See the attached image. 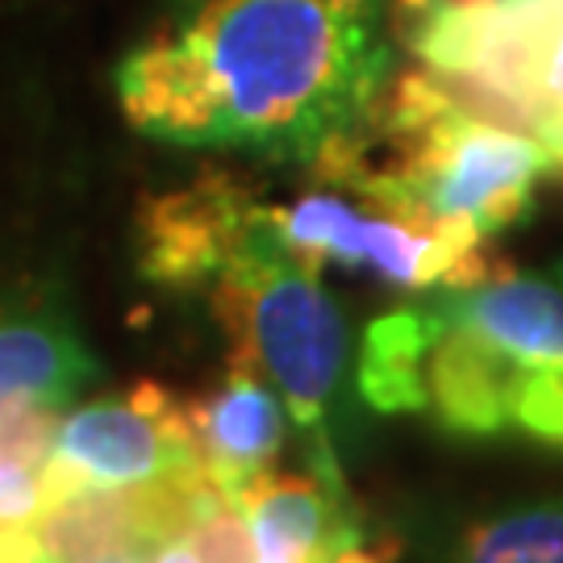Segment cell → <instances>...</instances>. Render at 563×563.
I'll list each match as a JSON object with an SVG mask.
<instances>
[{
    "label": "cell",
    "mask_w": 563,
    "mask_h": 563,
    "mask_svg": "<svg viewBox=\"0 0 563 563\" xmlns=\"http://www.w3.org/2000/svg\"><path fill=\"white\" fill-rule=\"evenodd\" d=\"M397 55L388 0H167L113 92L142 139L309 167L360 130Z\"/></svg>",
    "instance_id": "cell-1"
},
{
    "label": "cell",
    "mask_w": 563,
    "mask_h": 563,
    "mask_svg": "<svg viewBox=\"0 0 563 563\" xmlns=\"http://www.w3.org/2000/svg\"><path fill=\"white\" fill-rule=\"evenodd\" d=\"M209 309L230 342V360L260 367L280 393L288 422L305 443V467L334 493H346L330 439V413L351 355L346 313L322 284V272L305 267L284 246L267 205H255L239 251L209 284Z\"/></svg>",
    "instance_id": "cell-2"
},
{
    "label": "cell",
    "mask_w": 563,
    "mask_h": 563,
    "mask_svg": "<svg viewBox=\"0 0 563 563\" xmlns=\"http://www.w3.org/2000/svg\"><path fill=\"white\" fill-rule=\"evenodd\" d=\"M267 218L276 225L284 246L313 272L325 263L372 272L393 288L426 292L439 288L446 267L460 260L467 246L488 242L481 222L446 218L443 234H422L388 213H363L342 192H309L292 205H267Z\"/></svg>",
    "instance_id": "cell-3"
},
{
    "label": "cell",
    "mask_w": 563,
    "mask_h": 563,
    "mask_svg": "<svg viewBox=\"0 0 563 563\" xmlns=\"http://www.w3.org/2000/svg\"><path fill=\"white\" fill-rule=\"evenodd\" d=\"M255 205L260 201H251L246 184L218 167L184 188L142 197L134 218L139 276L172 292L213 284L239 251Z\"/></svg>",
    "instance_id": "cell-4"
},
{
    "label": "cell",
    "mask_w": 563,
    "mask_h": 563,
    "mask_svg": "<svg viewBox=\"0 0 563 563\" xmlns=\"http://www.w3.org/2000/svg\"><path fill=\"white\" fill-rule=\"evenodd\" d=\"M55 455L71 463L84 484H139L205 472L180 397L163 413H146L125 393L80 405L63 413Z\"/></svg>",
    "instance_id": "cell-5"
},
{
    "label": "cell",
    "mask_w": 563,
    "mask_h": 563,
    "mask_svg": "<svg viewBox=\"0 0 563 563\" xmlns=\"http://www.w3.org/2000/svg\"><path fill=\"white\" fill-rule=\"evenodd\" d=\"M430 346L422 360L426 413L446 439L460 443H493L514 434V405L526 380V363L505 355L501 346L472 334L467 325L443 318L430 297Z\"/></svg>",
    "instance_id": "cell-6"
},
{
    "label": "cell",
    "mask_w": 563,
    "mask_h": 563,
    "mask_svg": "<svg viewBox=\"0 0 563 563\" xmlns=\"http://www.w3.org/2000/svg\"><path fill=\"white\" fill-rule=\"evenodd\" d=\"M192 446L205 472L239 501V493L272 467L280 455L284 430H288V409L280 393L267 384L260 367L242 360H230L218 388L180 397Z\"/></svg>",
    "instance_id": "cell-7"
},
{
    "label": "cell",
    "mask_w": 563,
    "mask_h": 563,
    "mask_svg": "<svg viewBox=\"0 0 563 563\" xmlns=\"http://www.w3.org/2000/svg\"><path fill=\"white\" fill-rule=\"evenodd\" d=\"M430 305L526 367H563V272H509L467 292L439 288Z\"/></svg>",
    "instance_id": "cell-8"
},
{
    "label": "cell",
    "mask_w": 563,
    "mask_h": 563,
    "mask_svg": "<svg viewBox=\"0 0 563 563\" xmlns=\"http://www.w3.org/2000/svg\"><path fill=\"white\" fill-rule=\"evenodd\" d=\"M101 380V363L63 318L0 322V397L67 405Z\"/></svg>",
    "instance_id": "cell-9"
},
{
    "label": "cell",
    "mask_w": 563,
    "mask_h": 563,
    "mask_svg": "<svg viewBox=\"0 0 563 563\" xmlns=\"http://www.w3.org/2000/svg\"><path fill=\"white\" fill-rule=\"evenodd\" d=\"M430 346V313L426 305L393 309L363 330L355 388L376 413H426L422 360Z\"/></svg>",
    "instance_id": "cell-10"
},
{
    "label": "cell",
    "mask_w": 563,
    "mask_h": 563,
    "mask_svg": "<svg viewBox=\"0 0 563 563\" xmlns=\"http://www.w3.org/2000/svg\"><path fill=\"white\" fill-rule=\"evenodd\" d=\"M439 563H563V497L505 505L455 526Z\"/></svg>",
    "instance_id": "cell-11"
},
{
    "label": "cell",
    "mask_w": 563,
    "mask_h": 563,
    "mask_svg": "<svg viewBox=\"0 0 563 563\" xmlns=\"http://www.w3.org/2000/svg\"><path fill=\"white\" fill-rule=\"evenodd\" d=\"M534 30V142L551 155V176L563 180V0H530Z\"/></svg>",
    "instance_id": "cell-12"
},
{
    "label": "cell",
    "mask_w": 563,
    "mask_h": 563,
    "mask_svg": "<svg viewBox=\"0 0 563 563\" xmlns=\"http://www.w3.org/2000/svg\"><path fill=\"white\" fill-rule=\"evenodd\" d=\"M63 405L38 397H0V460L21 472H42L55 455Z\"/></svg>",
    "instance_id": "cell-13"
},
{
    "label": "cell",
    "mask_w": 563,
    "mask_h": 563,
    "mask_svg": "<svg viewBox=\"0 0 563 563\" xmlns=\"http://www.w3.org/2000/svg\"><path fill=\"white\" fill-rule=\"evenodd\" d=\"M514 434L547 451H563V367L526 372L514 405Z\"/></svg>",
    "instance_id": "cell-14"
},
{
    "label": "cell",
    "mask_w": 563,
    "mask_h": 563,
    "mask_svg": "<svg viewBox=\"0 0 563 563\" xmlns=\"http://www.w3.org/2000/svg\"><path fill=\"white\" fill-rule=\"evenodd\" d=\"M188 543H192L201 563H255L251 522H246V514L234 501L192 526Z\"/></svg>",
    "instance_id": "cell-15"
},
{
    "label": "cell",
    "mask_w": 563,
    "mask_h": 563,
    "mask_svg": "<svg viewBox=\"0 0 563 563\" xmlns=\"http://www.w3.org/2000/svg\"><path fill=\"white\" fill-rule=\"evenodd\" d=\"M151 563H201V560H197L192 543H188V539H180V543H167V547H163V551Z\"/></svg>",
    "instance_id": "cell-16"
},
{
    "label": "cell",
    "mask_w": 563,
    "mask_h": 563,
    "mask_svg": "<svg viewBox=\"0 0 563 563\" xmlns=\"http://www.w3.org/2000/svg\"><path fill=\"white\" fill-rule=\"evenodd\" d=\"M118 563H151V560H118Z\"/></svg>",
    "instance_id": "cell-17"
},
{
    "label": "cell",
    "mask_w": 563,
    "mask_h": 563,
    "mask_svg": "<svg viewBox=\"0 0 563 563\" xmlns=\"http://www.w3.org/2000/svg\"><path fill=\"white\" fill-rule=\"evenodd\" d=\"M0 467H4V460H0Z\"/></svg>",
    "instance_id": "cell-18"
}]
</instances>
